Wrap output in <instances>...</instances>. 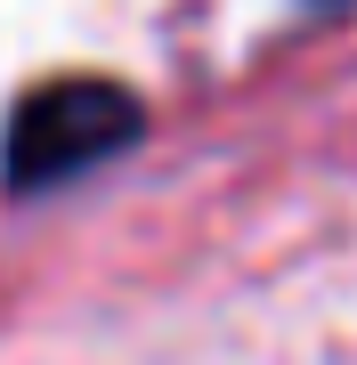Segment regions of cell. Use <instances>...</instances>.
I'll return each mask as SVG.
<instances>
[{"instance_id":"6da1fadb","label":"cell","mask_w":357,"mask_h":365,"mask_svg":"<svg viewBox=\"0 0 357 365\" xmlns=\"http://www.w3.org/2000/svg\"><path fill=\"white\" fill-rule=\"evenodd\" d=\"M146 138V106L114 73H57L16 98L9 146H0V179L9 195H49L66 179H90L98 163L130 155Z\"/></svg>"}]
</instances>
